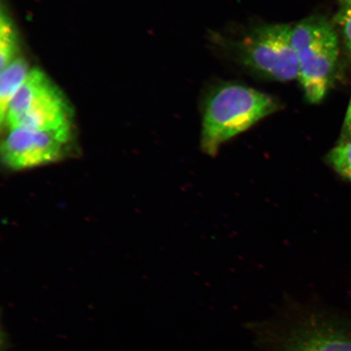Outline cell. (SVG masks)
<instances>
[{"mask_svg": "<svg viewBox=\"0 0 351 351\" xmlns=\"http://www.w3.org/2000/svg\"><path fill=\"white\" fill-rule=\"evenodd\" d=\"M278 109L274 98L253 88L239 84L218 86L206 100L202 151L210 156H216L223 143Z\"/></svg>", "mask_w": 351, "mask_h": 351, "instance_id": "obj_1", "label": "cell"}, {"mask_svg": "<svg viewBox=\"0 0 351 351\" xmlns=\"http://www.w3.org/2000/svg\"><path fill=\"white\" fill-rule=\"evenodd\" d=\"M292 41L305 98L310 104H319L328 93L339 60L337 34L330 22L311 16L293 26Z\"/></svg>", "mask_w": 351, "mask_h": 351, "instance_id": "obj_2", "label": "cell"}, {"mask_svg": "<svg viewBox=\"0 0 351 351\" xmlns=\"http://www.w3.org/2000/svg\"><path fill=\"white\" fill-rule=\"evenodd\" d=\"M8 130L72 129V108L60 88L40 69L30 70L8 108Z\"/></svg>", "mask_w": 351, "mask_h": 351, "instance_id": "obj_3", "label": "cell"}, {"mask_svg": "<svg viewBox=\"0 0 351 351\" xmlns=\"http://www.w3.org/2000/svg\"><path fill=\"white\" fill-rule=\"evenodd\" d=\"M261 332L271 351H351L350 332L306 311L263 326Z\"/></svg>", "mask_w": 351, "mask_h": 351, "instance_id": "obj_4", "label": "cell"}, {"mask_svg": "<svg viewBox=\"0 0 351 351\" xmlns=\"http://www.w3.org/2000/svg\"><path fill=\"white\" fill-rule=\"evenodd\" d=\"M293 26L274 24L254 28L241 41L240 58L247 67L278 82L298 79Z\"/></svg>", "mask_w": 351, "mask_h": 351, "instance_id": "obj_5", "label": "cell"}, {"mask_svg": "<svg viewBox=\"0 0 351 351\" xmlns=\"http://www.w3.org/2000/svg\"><path fill=\"white\" fill-rule=\"evenodd\" d=\"M72 129L41 131L8 130L1 147L4 163L14 170L29 169L54 163L64 156Z\"/></svg>", "mask_w": 351, "mask_h": 351, "instance_id": "obj_6", "label": "cell"}, {"mask_svg": "<svg viewBox=\"0 0 351 351\" xmlns=\"http://www.w3.org/2000/svg\"><path fill=\"white\" fill-rule=\"evenodd\" d=\"M29 65L24 58H16L0 75V120L3 125L8 107L30 72Z\"/></svg>", "mask_w": 351, "mask_h": 351, "instance_id": "obj_7", "label": "cell"}, {"mask_svg": "<svg viewBox=\"0 0 351 351\" xmlns=\"http://www.w3.org/2000/svg\"><path fill=\"white\" fill-rule=\"evenodd\" d=\"M19 36L10 16L3 11L0 16V67L6 68L19 58Z\"/></svg>", "mask_w": 351, "mask_h": 351, "instance_id": "obj_8", "label": "cell"}, {"mask_svg": "<svg viewBox=\"0 0 351 351\" xmlns=\"http://www.w3.org/2000/svg\"><path fill=\"white\" fill-rule=\"evenodd\" d=\"M327 161L337 173L351 182V137L344 138L332 148Z\"/></svg>", "mask_w": 351, "mask_h": 351, "instance_id": "obj_9", "label": "cell"}, {"mask_svg": "<svg viewBox=\"0 0 351 351\" xmlns=\"http://www.w3.org/2000/svg\"><path fill=\"white\" fill-rule=\"evenodd\" d=\"M335 22L339 25L346 50L351 56V8L341 7L335 16Z\"/></svg>", "mask_w": 351, "mask_h": 351, "instance_id": "obj_10", "label": "cell"}, {"mask_svg": "<svg viewBox=\"0 0 351 351\" xmlns=\"http://www.w3.org/2000/svg\"><path fill=\"white\" fill-rule=\"evenodd\" d=\"M343 134L348 136L346 138L351 137V97L348 105V111H346L345 116Z\"/></svg>", "mask_w": 351, "mask_h": 351, "instance_id": "obj_11", "label": "cell"}, {"mask_svg": "<svg viewBox=\"0 0 351 351\" xmlns=\"http://www.w3.org/2000/svg\"><path fill=\"white\" fill-rule=\"evenodd\" d=\"M342 7L351 8V0H340Z\"/></svg>", "mask_w": 351, "mask_h": 351, "instance_id": "obj_12", "label": "cell"}]
</instances>
